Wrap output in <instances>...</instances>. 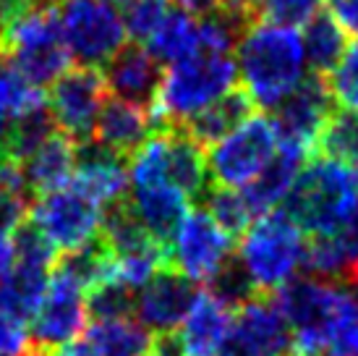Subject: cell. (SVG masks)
<instances>
[{"label":"cell","mask_w":358,"mask_h":356,"mask_svg":"<svg viewBox=\"0 0 358 356\" xmlns=\"http://www.w3.org/2000/svg\"><path fill=\"white\" fill-rule=\"evenodd\" d=\"M29 356H52V354H50V351H42V348H31Z\"/></svg>","instance_id":"cell-49"},{"label":"cell","mask_w":358,"mask_h":356,"mask_svg":"<svg viewBox=\"0 0 358 356\" xmlns=\"http://www.w3.org/2000/svg\"><path fill=\"white\" fill-rule=\"evenodd\" d=\"M306 158L308 155H303L299 149L280 147L278 144V152L272 155V160L241 191V197L246 202L251 218L254 215L262 218L267 212H275L282 205V199L288 197L290 186H293L296 176L303 168V160Z\"/></svg>","instance_id":"cell-20"},{"label":"cell","mask_w":358,"mask_h":356,"mask_svg":"<svg viewBox=\"0 0 358 356\" xmlns=\"http://www.w3.org/2000/svg\"><path fill=\"white\" fill-rule=\"evenodd\" d=\"M303 27H306L303 37H301L303 58H306V63L311 66V74L327 76L329 71L340 63L343 53L348 48L345 29L332 19L329 11H317Z\"/></svg>","instance_id":"cell-26"},{"label":"cell","mask_w":358,"mask_h":356,"mask_svg":"<svg viewBox=\"0 0 358 356\" xmlns=\"http://www.w3.org/2000/svg\"><path fill=\"white\" fill-rule=\"evenodd\" d=\"M29 3H37V0H0V11L21 8V6H29Z\"/></svg>","instance_id":"cell-48"},{"label":"cell","mask_w":358,"mask_h":356,"mask_svg":"<svg viewBox=\"0 0 358 356\" xmlns=\"http://www.w3.org/2000/svg\"><path fill=\"white\" fill-rule=\"evenodd\" d=\"M105 100H108V87L102 79V71L76 66L52 81L48 108L58 131L71 137L76 144H84L92 142V131Z\"/></svg>","instance_id":"cell-10"},{"label":"cell","mask_w":358,"mask_h":356,"mask_svg":"<svg viewBox=\"0 0 358 356\" xmlns=\"http://www.w3.org/2000/svg\"><path fill=\"white\" fill-rule=\"evenodd\" d=\"M251 116H257V105L243 87H233L228 95L215 100L204 110L194 113L189 121H183L178 129L189 134L201 149L215 147L220 139H225L230 131H236L241 123H246Z\"/></svg>","instance_id":"cell-21"},{"label":"cell","mask_w":358,"mask_h":356,"mask_svg":"<svg viewBox=\"0 0 358 356\" xmlns=\"http://www.w3.org/2000/svg\"><path fill=\"white\" fill-rule=\"evenodd\" d=\"M73 160H76V142L71 137H66L63 131H55L50 139H45L40 147L21 163L24 178L34 191V197L69 186L71 176H73Z\"/></svg>","instance_id":"cell-23"},{"label":"cell","mask_w":358,"mask_h":356,"mask_svg":"<svg viewBox=\"0 0 358 356\" xmlns=\"http://www.w3.org/2000/svg\"><path fill=\"white\" fill-rule=\"evenodd\" d=\"M317 158L335 160L340 165H356L358 163V113L345 108H335L332 116L324 121L319 131L314 149Z\"/></svg>","instance_id":"cell-30"},{"label":"cell","mask_w":358,"mask_h":356,"mask_svg":"<svg viewBox=\"0 0 358 356\" xmlns=\"http://www.w3.org/2000/svg\"><path fill=\"white\" fill-rule=\"evenodd\" d=\"M100 205H94L90 197H84L79 189L69 184L34 199L29 220L58 252H71L100 233Z\"/></svg>","instance_id":"cell-11"},{"label":"cell","mask_w":358,"mask_h":356,"mask_svg":"<svg viewBox=\"0 0 358 356\" xmlns=\"http://www.w3.org/2000/svg\"><path fill=\"white\" fill-rule=\"evenodd\" d=\"M113 252L108 249V244L100 238V233L81 244V247L71 249V252H63L55 257V265H52V275L63 278L73 283L76 288H81L84 294L94 288L100 280L110 275L113 270Z\"/></svg>","instance_id":"cell-27"},{"label":"cell","mask_w":358,"mask_h":356,"mask_svg":"<svg viewBox=\"0 0 358 356\" xmlns=\"http://www.w3.org/2000/svg\"><path fill=\"white\" fill-rule=\"evenodd\" d=\"M131 189V210L159 249L170 252L180 223L189 212V199L168 181H152Z\"/></svg>","instance_id":"cell-19"},{"label":"cell","mask_w":358,"mask_h":356,"mask_svg":"<svg viewBox=\"0 0 358 356\" xmlns=\"http://www.w3.org/2000/svg\"><path fill=\"white\" fill-rule=\"evenodd\" d=\"M162 173L186 199H199L209 184L204 149L183 129L162 131Z\"/></svg>","instance_id":"cell-22"},{"label":"cell","mask_w":358,"mask_h":356,"mask_svg":"<svg viewBox=\"0 0 358 356\" xmlns=\"http://www.w3.org/2000/svg\"><path fill=\"white\" fill-rule=\"evenodd\" d=\"M147 53L157 63H178V60L189 58L194 53H199V27H196V16H191L178 6H170L168 16L162 19L157 32L152 34L147 42Z\"/></svg>","instance_id":"cell-28"},{"label":"cell","mask_w":358,"mask_h":356,"mask_svg":"<svg viewBox=\"0 0 358 356\" xmlns=\"http://www.w3.org/2000/svg\"><path fill=\"white\" fill-rule=\"evenodd\" d=\"M170 6H173L170 0H131V3H126L120 21H123V29L134 40V45L152 40V34L168 16Z\"/></svg>","instance_id":"cell-37"},{"label":"cell","mask_w":358,"mask_h":356,"mask_svg":"<svg viewBox=\"0 0 358 356\" xmlns=\"http://www.w3.org/2000/svg\"><path fill=\"white\" fill-rule=\"evenodd\" d=\"M199 294L201 291L196 280L183 275L173 265H165L136 291L134 317L150 333L176 330L186 320Z\"/></svg>","instance_id":"cell-13"},{"label":"cell","mask_w":358,"mask_h":356,"mask_svg":"<svg viewBox=\"0 0 358 356\" xmlns=\"http://www.w3.org/2000/svg\"><path fill=\"white\" fill-rule=\"evenodd\" d=\"M358 205V181L348 165L311 158L296 176L280 212L308 236H332Z\"/></svg>","instance_id":"cell-3"},{"label":"cell","mask_w":358,"mask_h":356,"mask_svg":"<svg viewBox=\"0 0 358 356\" xmlns=\"http://www.w3.org/2000/svg\"><path fill=\"white\" fill-rule=\"evenodd\" d=\"M350 286H358V273H356V278H353V280H350Z\"/></svg>","instance_id":"cell-52"},{"label":"cell","mask_w":358,"mask_h":356,"mask_svg":"<svg viewBox=\"0 0 358 356\" xmlns=\"http://www.w3.org/2000/svg\"><path fill=\"white\" fill-rule=\"evenodd\" d=\"M236 252L262 296L275 294L299 273L303 262V233L280 210L262 215L243 233Z\"/></svg>","instance_id":"cell-5"},{"label":"cell","mask_w":358,"mask_h":356,"mask_svg":"<svg viewBox=\"0 0 358 356\" xmlns=\"http://www.w3.org/2000/svg\"><path fill=\"white\" fill-rule=\"evenodd\" d=\"M236 69L257 108L272 110L306 76L301 34L257 19L236 45Z\"/></svg>","instance_id":"cell-1"},{"label":"cell","mask_w":358,"mask_h":356,"mask_svg":"<svg viewBox=\"0 0 358 356\" xmlns=\"http://www.w3.org/2000/svg\"><path fill=\"white\" fill-rule=\"evenodd\" d=\"M199 207L207 212L209 218L215 220V226L233 241L241 238L251 226V212L246 207V202L241 197V191L228 186H217L209 181L207 189L201 191V197L196 199Z\"/></svg>","instance_id":"cell-32"},{"label":"cell","mask_w":358,"mask_h":356,"mask_svg":"<svg viewBox=\"0 0 358 356\" xmlns=\"http://www.w3.org/2000/svg\"><path fill=\"white\" fill-rule=\"evenodd\" d=\"M332 236L338 238L343 254L348 257L350 280H353V278H356V273H358V205H356V210L350 212V218L343 223V228H340L338 233H332ZM350 280L345 283V286H350Z\"/></svg>","instance_id":"cell-41"},{"label":"cell","mask_w":358,"mask_h":356,"mask_svg":"<svg viewBox=\"0 0 358 356\" xmlns=\"http://www.w3.org/2000/svg\"><path fill=\"white\" fill-rule=\"evenodd\" d=\"M87 317L94 322H115V320H131L136 309V291L123 286L115 278H105L94 288L87 291Z\"/></svg>","instance_id":"cell-34"},{"label":"cell","mask_w":358,"mask_h":356,"mask_svg":"<svg viewBox=\"0 0 358 356\" xmlns=\"http://www.w3.org/2000/svg\"><path fill=\"white\" fill-rule=\"evenodd\" d=\"M102 79H105V87L113 92V97L139 108H152L162 81V69L141 45L131 42V45H123L105 63Z\"/></svg>","instance_id":"cell-18"},{"label":"cell","mask_w":358,"mask_h":356,"mask_svg":"<svg viewBox=\"0 0 358 356\" xmlns=\"http://www.w3.org/2000/svg\"><path fill=\"white\" fill-rule=\"evenodd\" d=\"M42 102H45L42 89L24 79L10 60L0 58V110H6L10 118H19Z\"/></svg>","instance_id":"cell-35"},{"label":"cell","mask_w":358,"mask_h":356,"mask_svg":"<svg viewBox=\"0 0 358 356\" xmlns=\"http://www.w3.org/2000/svg\"><path fill=\"white\" fill-rule=\"evenodd\" d=\"M215 356H251L249 351H246V348L241 346L238 341H236V338L230 336L228 333V338H225V343H222V346H220V351Z\"/></svg>","instance_id":"cell-47"},{"label":"cell","mask_w":358,"mask_h":356,"mask_svg":"<svg viewBox=\"0 0 358 356\" xmlns=\"http://www.w3.org/2000/svg\"><path fill=\"white\" fill-rule=\"evenodd\" d=\"M71 186L79 189L100 207L129 197V160L113 155L94 142L76 144Z\"/></svg>","instance_id":"cell-17"},{"label":"cell","mask_w":358,"mask_h":356,"mask_svg":"<svg viewBox=\"0 0 358 356\" xmlns=\"http://www.w3.org/2000/svg\"><path fill=\"white\" fill-rule=\"evenodd\" d=\"M332 19L338 21L345 32L358 34V0H327Z\"/></svg>","instance_id":"cell-42"},{"label":"cell","mask_w":358,"mask_h":356,"mask_svg":"<svg viewBox=\"0 0 358 356\" xmlns=\"http://www.w3.org/2000/svg\"><path fill=\"white\" fill-rule=\"evenodd\" d=\"M327 87L335 105L358 113V40L345 48L340 63L329 71Z\"/></svg>","instance_id":"cell-38"},{"label":"cell","mask_w":358,"mask_h":356,"mask_svg":"<svg viewBox=\"0 0 358 356\" xmlns=\"http://www.w3.org/2000/svg\"><path fill=\"white\" fill-rule=\"evenodd\" d=\"M105 3H110V6H113V3H131V0H105Z\"/></svg>","instance_id":"cell-51"},{"label":"cell","mask_w":358,"mask_h":356,"mask_svg":"<svg viewBox=\"0 0 358 356\" xmlns=\"http://www.w3.org/2000/svg\"><path fill=\"white\" fill-rule=\"evenodd\" d=\"M87 294L73 283L50 273V286L45 291L40 309L31 317V346L55 351L76 341L87 330Z\"/></svg>","instance_id":"cell-14"},{"label":"cell","mask_w":358,"mask_h":356,"mask_svg":"<svg viewBox=\"0 0 358 356\" xmlns=\"http://www.w3.org/2000/svg\"><path fill=\"white\" fill-rule=\"evenodd\" d=\"M350 170H353V176H356V181H358V163L356 165H350Z\"/></svg>","instance_id":"cell-50"},{"label":"cell","mask_w":358,"mask_h":356,"mask_svg":"<svg viewBox=\"0 0 358 356\" xmlns=\"http://www.w3.org/2000/svg\"><path fill=\"white\" fill-rule=\"evenodd\" d=\"M0 32H3V11H0Z\"/></svg>","instance_id":"cell-53"},{"label":"cell","mask_w":358,"mask_h":356,"mask_svg":"<svg viewBox=\"0 0 358 356\" xmlns=\"http://www.w3.org/2000/svg\"><path fill=\"white\" fill-rule=\"evenodd\" d=\"M155 134H162V129L152 108H139L118 97H108L97 116L92 142L118 158L131 160Z\"/></svg>","instance_id":"cell-16"},{"label":"cell","mask_w":358,"mask_h":356,"mask_svg":"<svg viewBox=\"0 0 358 356\" xmlns=\"http://www.w3.org/2000/svg\"><path fill=\"white\" fill-rule=\"evenodd\" d=\"M207 294L215 299V301H220L228 312H236V309H241L246 301L262 296L236 252L228 254L225 262L217 267V273L207 280Z\"/></svg>","instance_id":"cell-33"},{"label":"cell","mask_w":358,"mask_h":356,"mask_svg":"<svg viewBox=\"0 0 358 356\" xmlns=\"http://www.w3.org/2000/svg\"><path fill=\"white\" fill-rule=\"evenodd\" d=\"M52 356H100L94 348L87 343V341H71V343H66V346H60L52 351Z\"/></svg>","instance_id":"cell-44"},{"label":"cell","mask_w":358,"mask_h":356,"mask_svg":"<svg viewBox=\"0 0 358 356\" xmlns=\"http://www.w3.org/2000/svg\"><path fill=\"white\" fill-rule=\"evenodd\" d=\"M332 110H335V100L329 95L327 79L317 74L303 76L299 87L272 108L269 123L275 129L278 144L311 155L319 131L332 116Z\"/></svg>","instance_id":"cell-9"},{"label":"cell","mask_w":358,"mask_h":356,"mask_svg":"<svg viewBox=\"0 0 358 356\" xmlns=\"http://www.w3.org/2000/svg\"><path fill=\"white\" fill-rule=\"evenodd\" d=\"M222 8L233 11V13H241V16H249V19H257V6L259 0H220Z\"/></svg>","instance_id":"cell-45"},{"label":"cell","mask_w":358,"mask_h":356,"mask_svg":"<svg viewBox=\"0 0 358 356\" xmlns=\"http://www.w3.org/2000/svg\"><path fill=\"white\" fill-rule=\"evenodd\" d=\"M58 131L52 113L48 102H42L37 108L27 110L24 116L13 121L8 134V142L0 152V160H10V163H24L34 149L40 147L45 139H50Z\"/></svg>","instance_id":"cell-31"},{"label":"cell","mask_w":358,"mask_h":356,"mask_svg":"<svg viewBox=\"0 0 358 356\" xmlns=\"http://www.w3.org/2000/svg\"><path fill=\"white\" fill-rule=\"evenodd\" d=\"M236 81H238V69L233 55L199 50L189 58L173 63L162 74L157 100L152 105L159 129H178L194 113L204 110L215 100L228 95L233 87H238Z\"/></svg>","instance_id":"cell-4"},{"label":"cell","mask_w":358,"mask_h":356,"mask_svg":"<svg viewBox=\"0 0 358 356\" xmlns=\"http://www.w3.org/2000/svg\"><path fill=\"white\" fill-rule=\"evenodd\" d=\"M230 325H233V312H228L209 294H199L191 312L183 320V330L178 333L180 343H183V354L215 356L220 346L225 343Z\"/></svg>","instance_id":"cell-24"},{"label":"cell","mask_w":358,"mask_h":356,"mask_svg":"<svg viewBox=\"0 0 358 356\" xmlns=\"http://www.w3.org/2000/svg\"><path fill=\"white\" fill-rule=\"evenodd\" d=\"M317 13V0H259L257 19L296 29Z\"/></svg>","instance_id":"cell-39"},{"label":"cell","mask_w":358,"mask_h":356,"mask_svg":"<svg viewBox=\"0 0 358 356\" xmlns=\"http://www.w3.org/2000/svg\"><path fill=\"white\" fill-rule=\"evenodd\" d=\"M278 152V137L269 118L251 116L225 139H220L207 155L209 181L217 186H246Z\"/></svg>","instance_id":"cell-8"},{"label":"cell","mask_w":358,"mask_h":356,"mask_svg":"<svg viewBox=\"0 0 358 356\" xmlns=\"http://www.w3.org/2000/svg\"><path fill=\"white\" fill-rule=\"evenodd\" d=\"M269 296L293 330L299 354L317 356L338 317L343 283H327V280L301 275L290 278L285 286H280Z\"/></svg>","instance_id":"cell-6"},{"label":"cell","mask_w":358,"mask_h":356,"mask_svg":"<svg viewBox=\"0 0 358 356\" xmlns=\"http://www.w3.org/2000/svg\"><path fill=\"white\" fill-rule=\"evenodd\" d=\"M0 58L10 60L21 76L42 89L69 71L71 55L63 42L58 0H37L3 11Z\"/></svg>","instance_id":"cell-2"},{"label":"cell","mask_w":358,"mask_h":356,"mask_svg":"<svg viewBox=\"0 0 358 356\" xmlns=\"http://www.w3.org/2000/svg\"><path fill=\"white\" fill-rule=\"evenodd\" d=\"M31 338L19 320L0 309V356H29Z\"/></svg>","instance_id":"cell-40"},{"label":"cell","mask_w":358,"mask_h":356,"mask_svg":"<svg viewBox=\"0 0 358 356\" xmlns=\"http://www.w3.org/2000/svg\"><path fill=\"white\" fill-rule=\"evenodd\" d=\"M58 19L71 60L84 69L105 66L126 45L120 13L105 0H58Z\"/></svg>","instance_id":"cell-7"},{"label":"cell","mask_w":358,"mask_h":356,"mask_svg":"<svg viewBox=\"0 0 358 356\" xmlns=\"http://www.w3.org/2000/svg\"><path fill=\"white\" fill-rule=\"evenodd\" d=\"M299 356H301V354H299Z\"/></svg>","instance_id":"cell-54"},{"label":"cell","mask_w":358,"mask_h":356,"mask_svg":"<svg viewBox=\"0 0 358 356\" xmlns=\"http://www.w3.org/2000/svg\"><path fill=\"white\" fill-rule=\"evenodd\" d=\"M230 336L251 356H299L293 330L272 296H257L236 309Z\"/></svg>","instance_id":"cell-15"},{"label":"cell","mask_w":358,"mask_h":356,"mask_svg":"<svg viewBox=\"0 0 358 356\" xmlns=\"http://www.w3.org/2000/svg\"><path fill=\"white\" fill-rule=\"evenodd\" d=\"M10 247H13V262L45 267V270H52L55 257H58V249L52 247L50 241L45 238V233H42L31 220H24V223L13 231Z\"/></svg>","instance_id":"cell-36"},{"label":"cell","mask_w":358,"mask_h":356,"mask_svg":"<svg viewBox=\"0 0 358 356\" xmlns=\"http://www.w3.org/2000/svg\"><path fill=\"white\" fill-rule=\"evenodd\" d=\"M230 241L201 207H194L186 212L178 233L173 238L168 252V265L180 270L196 283H207L217 273V267L225 262L228 254H233Z\"/></svg>","instance_id":"cell-12"},{"label":"cell","mask_w":358,"mask_h":356,"mask_svg":"<svg viewBox=\"0 0 358 356\" xmlns=\"http://www.w3.org/2000/svg\"><path fill=\"white\" fill-rule=\"evenodd\" d=\"M100 356H147L152 333L136 320L94 322L84 338Z\"/></svg>","instance_id":"cell-29"},{"label":"cell","mask_w":358,"mask_h":356,"mask_svg":"<svg viewBox=\"0 0 358 356\" xmlns=\"http://www.w3.org/2000/svg\"><path fill=\"white\" fill-rule=\"evenodd\" d=\"M147 356H186L180 343L178 330H165V333H152L150 351Z\"/></svg>","instance_id":"cell-43"},{"label":"cell","mask_w":358,"mask_h":356,"mask_svg":"<svg viewBox=\"0 0 358 356\" xmlns=\"http://www.w3.org/2000/svg\"><path fill=\"white\" fill-rule=\"evenodd\" d=\"M50 273L52 270L45 267L13 262L8 275L0 280V309L24 325L40 309L45 291L50 286Z\"/></svg>","instance_id":"cell-25"},{"label":"cell","mask_w":358,"mask_h":356,"mask_svg":"<svg viewBox=\"0 0 358 356\" xmlns=\"http://www.w3.org/2000/svg\"><path fill=\"white\" fill-rule=\"evenodd\" d=\"M13 267V247H10L8 233H0V280L8 275V270Z\"/></svg>","instance_id":"cell-46"}]
</instances>
